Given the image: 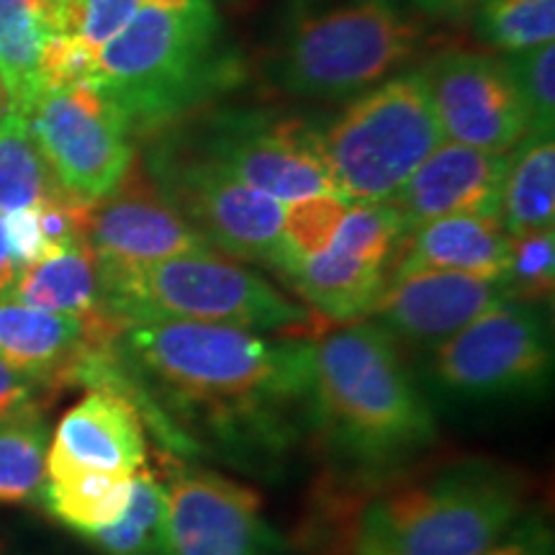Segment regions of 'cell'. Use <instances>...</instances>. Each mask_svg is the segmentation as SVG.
<instances>
[{
    "mask_svg": "<svg viewBox=\"0 0 555 555\" xmlns=\"http://www.w3.org/2000/svg\"><path fill=\"white\" fill-rule=\"evenodd\" d=\"M553 345L543 307L496 304L427 356V384L457 404H499L543 391Z\"/></svg>",
    "mask_w": 555,
    "mask_h": 555,
    "instance_id": "cell-9",
    "label": "cell"
},
{
    "mask_svg": "<svg viewBox=\"0 0 555 555\" xmlns=\"http://www.w3.org/2000/svg\"><path fill=\"white\" fill-rule=\"evenodd\" d=\"M240 78L211 0L142 3L99 50L93 86L129 137L155 134L214 101Z\"/></svg>",
    "mask_w": 555,
    "mask_h": 555,
    "instance_id": "cell-3",
    "label": "cell"
},
{
    "mask_svg": "<svg viewBox=\"0 0 555 555\" xmlns=\"http://www.w3.org/2000/svg\"><path fill=\"white\" fill-rule=\"evenodd\" d=\"M442 134L466 147L512 152L530 137L525 103L506 60L481 52H446L425 69Z\"/></svg>",
    "mask_w": 555,
    "mask_h": 555,
    "instance_id": "cell-14",
    "label": "cell"
},
{
    "mask_svg": "<svg viewBox=\"0 0 555 555\" xmlns=\"http://www.w3.org/2000/svg\"><path fill=\"white\" fill-rule=\"evenodd\" d=\"M82 384L127 397L176 453L268 468L314 433V339L198 322L111 332Z\"/></svg>",
    "mask_w": 555,
    "mask_h": 555,
    "instance_id": "cell-1",
    "label": "cell"
},
{
    "mask_svg": "<svg viewBox=\"0 0 555 555\" xmlns=\"http://www.w3.org/2000/svg\"><path fill=\"white\" fill-rule=\"evenodd\" d=\"M3 224H5V240H9L11 255L21 270L34 266V262H39L41 258L50 255L47 242L41 237L37 206L5 214Z\"/></svg>",
    "mask_w": 555,
    "mask_h": 555,
    "instance_id": "cell-34",
    "label": "cell"
},
{
    "mask_svg": "<svg viewBox=\"0 0 555 555\" xmlns=\"http://www.w3.org/2000/svg\"><path fill=\"white\" fill-rule=\"evenodd\" d=\"M476 26L481 41L509 54L551 44L555 0H483Z\"/></svg>",
    "mask_w": 555,
    "mask_h": 555,
    "instance_id": "cell-28",
    "label": "cell"
},
{
    "mask_svg": "<svg viewBox=\"0 0 555 555\" xmlns=\"http://www.w3.org/2000/svg\"><path fill=\"white\" fill-rule=\"evenodd\" d=\"M86 538L106 555H172L165 483L147 466L137 470L124 515Z\"/></svg>",
    "mask_w": 555,
    "mask_h": 555,
    "instance_id": "cell-25",
    "label": "cell"
},
{
    "mask_svg": "<svg viewBox=\"0 0 555 555\" xmlns=\"http://www.w3.org/2000/svg\"><path fill=\"white\" fill-rule=\"evenodd\" d=\"M506 301L504 283L446 270L391 278L371 317L399 347L433 352L483 311Z\"/></svg>",
    "mask_w": 555,
    "mask_h": 555,
    "instance_id": "cell-15",
    "label": "cell"
},
{
    "mask_svg": "<svg viewBox=\"0 0 555 555\" xmlns=\"http://www.w3.org/2000/svg\"><path fill=\"white\" fill-rule=\"evenodd\" d=\"M172 555H296L245 483L208 468H178L165 483Z\"/></svg>",
    "mask_w": 555,
    "mask_h": 555,
    "instance_id": "cell-12",
    "label": "cell"
},
{
    "mask_svg": "<svg viewBox=\"0 0 555 555\" xmlns=\"http://www.w3.org/2000/svg\"><path fill=\"white\" fill-rule=\"evenodd\" d=\"M50 37L44 0H0V86L24 116L44 90L41 57Z\"/></svg>",
    "mask_w": 555,
    "mask_h": 555,
    "instance_id": "cell-23",
    "label": "cell"
},
{
    "mask_svg": "<svg viewBox=\"0 0 555 555\" xmlns=\"http://www.w3.org/2000/svg\"><path fill=\"white\" fill-rule=\"evenodd\" d=\"M150 178L208 247L232 260L262 262L286 281L296 258L283 237V204L249 189L189 144L163 142Z\"/></svg>",
    "mask_w": 555,
    "mask_h": 555,
    "instance_id": "cell-8",
    "label": "cell"
},
{
    "mask_svg": "<svg viewBox=\"0 0 555 555\" xmlns=\"http://www.w3.org/2000/svg\"><path fill=\"white\" fill-rule=\"evenodd\" d=\"M512 78L525 103L530 134H553L555 127V50L551 44L509 54Z\"/></svg>",
    "mask_w": 555,
    "mask_h": 555,
    "instance_id": "cell-32",
    "label": "cell"
},
{
    "mask_svg": "<svg viewBox=\"0 0 555 555\" xmlns=\"http://www.w3.org/2000/svg\"><path fill=\"white\" fill-rule=\"evenodd\" d=\"M512 152L440 144L391 198L406 232L442 217H499Z\"/></svg>",
    "mask_w": 555,
    "mask_h": 555,
    "instance_id": "cell-16",
    "label": "cell"
},
{
    "mask_svg": "<svg viewBox=\"0 0 555 555\" xmlns=\"http://www.w3.org/2000/svg\"><path fill=\"white\" fill-rule=\"evenodd\" d=\"M522 476L494 461H457L373 499L352 555H483L525 517Z\"/></svg>",
    "mask_w": 555,
    "mask_h": 555,
    "instance_id": "cell-5",
    "label": "cell"
},
{
    "mask_svg": "<svg viewBox=\"0 0 555 555\" xmlns=\"http://www.w3.org/2000/svg\"><path fill=\"white\" fill-rule=\"evenodd\" d=\"M41 388L37 378L26 376L9 363L0 360V416L16 412V409L31 406L34 393Z\"/></svg>",
    "mask_w": 555,
    "mask_h": 555,
    "instance_id": "cell-36",
    "label": "cell"
},
{
    "mask_svg": "<svg viewBox=\"0 0 555 555\" xmlns=\"http://www.w3.org/2000/svg\"><path fill=\"white\" fill-rule=\"evenodd\" d=\"M147 429L137 406L119 391L90 388L62 416L47 450V466L131 474L147 466Z\"/></svg>",
    "mask_w": 555,
    "mask_h": 555,
    "instance_id": "cell-17",
    "label": "cell"
},
{
    "mask_svg": "<svg viewBox=\"0 0 555 555\" xmlns=\"http://www.w3.org/2000/svg\"><path fill=\"white\" fill-rule=\"evenodd\" d=\"M99 73V50L75 37H50L41 57V82L47 88H67L93 82Z\"/></svg>",
    "mask_w": 555,
    "mask_h": 555,
    "instance_id": "cell-33",
    "label": "cell"
},
{
    "mask_svg": "<svg viewBox=\"0 0 555 555\" xmlns=\"http://www.w3.org/2000/svg\"><path fill=\"white\" fill-rule=\"evenodd\" d=\"M114 330L99 314H54L0 296V360L41 386L69 384L80 358Z\"/></svg>",
    "mask_w": 555,
    "mask_h": 555,
    "instance_id": "cell-18",
    "label": "cell"
},
{
    "mask_svg": "<svg viewBox=\"0 0 555 555\" xmlns=\"http://www.w3.org/2000/svg\"><path fill=\"white\" fill-rule=\"evenodd\" d=\"M26 307L54 314L93 317L101 307V278L88 245L67 247L24 268L9 291Z\"/></svg>",
    "mask_w": 555,
    "mask_h": 555,
    "instance_id": "cell-21",
    "label": "cell"
},
{
    "mask_svg": "<svg viewBox=\"0 0 555 555\" xmlns=\"http://www.w3.org/2000/svg\"><path fill=\"white\" fill-rule=\"evenodd\" d=\"M62 189L21 111H0V214L34 208Z\"/></svg>",
    "mask_w": 555,
    "mask_h": 555,
    "instance_id": "cell-26",
    "label": "cell"
},
{
    "mask_svg": "<svg viewBox=\"0 0 555 555\" xmlns=\"http://www.w3.org/2000/svg\"><path fill=\"white\" fill-rule=\"evenodd\" d=\"M134 476L116 470L47 466L41 499L54 517L80 535H90L124 515Z\"/></svg>",
    "mask_w": 555,
    "mask_h": 555,
    "instance_id": "cell-22",
    "label": "cell"
},
{
    "mask_svg": "<svg viewBox=\"0 0 555 555\" xmlns=\"http://www.w3.org/2000/svg\"><path fill=\"white\" fill-rule=\"evenodd\" d=\"M317 139L339 196L378 204L404 189L446 134L435 116L425 69H412L360 93L327 129H317Z\"/></svg>",
    "mask_w": 555,
    "mask_h": 555,
    "instance_id": "cell-7",
    "label": "cell"
},
{
    "mask_svg": "<svg viewBox=\"0 0 555 555\" xmlns=\"http://www.w3.org/2000/svg\"><path fill=\"white\" fill-rule=\"evenodd\" d=\"M26 121L67 196L93 204L108 196L131 168L129 131L93 82L41 90Z\"/></svg>",
    "mask_w": 555,
    "mask_h": 555,
    "instance_id": "cell-10",
    "label": "cell"
},
{
    "mask_svg": "<svg viewBox=\"0 0 555 555\" xmlns=\"http://www.w3.org/2000/svg\"><path fill=\"white\" fill-rule=\"evenodd\" d=\"M483 555H553L551 553V540L547 532L535 522H519L506 532V538L499 540L496 545H491Z\"/></svg>",
    "mask_w": 555,
    "mask_h": 555,
    "instance_id": "cell-35",
    "label": "cell"
},
{
    "mask_svg": "<svg viewBox=\"0 0 555 555\" xmlns=\"http://www.w3.org/2000/svg\"><path fill=\"white\" fill-rule=\"evenodd\" d=\"M99 317L114 327L139 322H198L258 335H294L314 327L307 307L227 255L193 253L134 273L101 275Z\"/></svg>",
    "mask_w": 555,
    "mask_h": 555,
    "instance_id": "cell-6",
    "label": "cell"
},
{
    "mask_svg": "<svg viewBox=\"0 0 555 555\" xmlns=\"http://www.w3.org/2000/svg\"><path fill=\"white\" fill-rule=\"evenodd\" d=\"M314 433L347 466L384 474L437 440L433 406L376 322L314 339Z\"/></svg>",
    "mask_w": 555,
    "mask_h": 555,
    "instance_id": "cell-2",
    "label": "cell"
},
{
    "mask_svg": "<svg viewBox=\"0 0 555 555\" xmlns=\"http://www.w3.org/2000/svg\"><path fill=\"white\" fill-rule=\"evenodd\" d=\"M350 201L339 193H322L283 206V237L296 260L314 258L330 247L343 224Z\"/></svg>",
    "mask_w": 555,
    "mask_h": 555,
    "instance_id": "cell-31",
    "label": "cell"
},
{
    "mask_svg": "<svg viewBox=\"0 0 555 555\" xmlns=\"http://www.w3.org/2000/svg\"><path fill=\"white\" fill-rule=\"evenodd\" d=\"M427 26L401 0H288L262 73L291 99L347 101L420 54Z\"/></svg>",
    "mask_w": 555,
    "mask_h": 555,
    "instance_id": "cell-4",
    "label": "cell"
},
{
    "mask_svg": "<svg viewBox=\"0 0 555 555\" xmlns=\"http://www.w3.org/2000/svg\"><path fill=\"white\" fill-rule=\"evenodd\" d=\"M196 152L278 204L337 193L319 152L317 129L301 119L266 114L217 116Z\"/></svg>",
    "mask_w": 555,
    "mask_h": 555,
    "instance_id": "cell-11",
    "label": "cell"
},
{
    "mask_svg": "<svg viewBox=\"0 0 555 555\" xmlns=\"http://www.w3.org/2000/svg\"><path fill=\"white\" fill-rule=\"evenodd\" d=\"M391 270L360 258L352 249L330 242L314 258L298 260L286 283L319 317L335 324H352L371 317L384 294Z\"/></svg>",
    "mask_w": 555,
    "mask_h": 555,
    "instance_id": "cell-20",
    "label": "cell"
},
{
    "mask_svg": "<svg viewBox=\"0 0 555 555\" xmlns=\"http://www.w3.org/2000/svg\"><path fill=\"white\" fill-rule=\"evenodd\" d=\"M50 433L34 406L0 416V502L18 504L41 496Z\"/></svg>",
    "mask_w": 555,
    "mask_h": 555,
    "instance_id": "cell-27",
    "label": "cell"
},
{
    "mask_svg": "<svg viewBox=\"0 0 555 555\" xmlns=\"http://www.w3.org/2000/svg\"><path fill=\"white\" fill-rule=\"evenodd\" d=\"M21 273V268L13 260L9 240H5V224H3V214H0V296L9 294L16 283V278Z\"/></svg>",
    "mask_w": 555,
    "mask_h": 555,
    "instance_id": "cell-37",
    "label": "cell"
},
{
    "mask_svg": "<svg viewBox=\"0 0 555 555\" xmlns=\"http://www.w3.org/2000/svg\"><path fill=\"white\" fill-rule=\"evenodd\" d=\"M86 242L101 275L134 273L155 262L211 249L139 165L127 170L108 196L90 204Z\"/></svg>",
    "mask_w": 555,
    "mask_h": 555,
    "instance_id": "cell-13",
    "label": "cell"
},
{
    "mask_svg": "<svg viewBox=\"0 0 555 555\" xmlns=\"http://www.w3.org/2000/svg\"><path fill=\"white\" fill-rule=\"evenodd\" d=\"M506 298L545 307L555 286V229L512 237L509 266L502 278Z\"/></svg>",
    "mask_w": 555,
    "mask_h": 555,
    "instance_id": "cell-30",
    "label": "cell"
},
{
    "mask_svg": "<svg viewBox=\"0 0 555 555\" xmlns=\"http://www.w3.org/2000/svg\"><path fill=\"white\" fill-rule=\"evenodd\" d=\"M437 3H440V5H442V3H448V0H437Z\"/></svg>",
    "mask_w": 555,
    "mask_h": 555,
    "instance_id": "cell-39",
    "label": "cell"
},
{
    "mask_svg": "<svg viewBox=\"0 0 555 555\" xmlns=\"http://www.w3.org/2000/svg\"><path fill=\"white\" fill-rule=\"evenodd\" d=\"M9 103H5V93H3V86H0V111H3Z\"/></svg>",
    "mask_w": 555,
    "mask_h": 555,
    "instance_id": "cell-38",
    "label": "cell"
},
{
    "mask_svg": "<svg viewBox=\"0 0 555 555\" xmlns=\"http://www.w3.org/2000/svg\"><path fill=\"white\" fill-rule=\"evenodd\" d=\"M142 0H44L52 37H75L101 50L129 24Z\"/></svg>",
    "mask_w": 555,
    "mask_h": 555,
    "instance_id": "cell-29",
    "label": "cell"
},
{
    "mask_svg": "<svg viewBox=\"0 0 555 555\" xmlns=\"http://www.w3.org/2000/svg\"><path fill=\"white\" fill-rule=\"evenodd\" d=\"M499 219L509 237L551 229L555 219L553 134H530L509 157Z\"/></svg>",
    "mask_w": 555,
    "mask_h": 555,
    "instance_id": "cell-24",
    "label": "cell"
},
{
    "mask_svg": "<svg viewBox=\"0 0 555 555\" xmlns=\"http://www.w3.org/2000/svg\"><path fill=\"white\" fill-rule=\"evenodd\" d=\"M512 237L499 217H442L404 234L391 266V278L446 270L502 281L509 266Z\"/></svg>",
    "mask_w": 555,
    "mask_h": 555,
    "instance_id": "cell-19",
    "label": "cell"
}]
</instances>
